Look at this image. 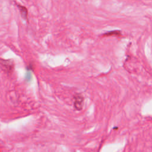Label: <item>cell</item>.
Wrapping results in <instances>:
<instances>
[{
  "label": "cell",
  "mask_w": 152,
  "mask_h": 152,
  "mask_svg": "<svg viewBox=\"0 0 152 152\" xmlns=\"http://www.w3.org/2000/svg\"><path fill=\"white\" fill-rule=\"evenodd\" d=\"M0 66L7 73H11L14 69V62L11 59H0Z\"/></svg>",
  "instance_id": "6da1fadb"
},
{
  "label": "cell",
  "mask_w": 152,
  "mask_h": 152,
  "mask_svg": "<svg viewBox=\"0 0 152 152\" xmlns=\"http://www.w3.org/2000/svg\"><path fill=\"white\" fill-rule=\"evenodd\" d=\"M74 106L75 109L77 110H80L83 108L84 98L81 94H76L74 97Z\"/></svg>",
  "instance_id": "7a4b0ae2"
},
{
  "label": "cell",
  "mask_w": 152,
  "mask_h": 152,
  "mask_svg": "<svg viewBox=\"0 0 152 152\" xmlns=\"http://www.w3.org/2000/svg\"><path fill=\"white\" fill-rule=\"evenodd\" d=\"M17 7H18L20 12H21V15L22 16V17L24 19H27V10L26 9V8L24 6H22L20 4H17Z\"/></svg>",
  "instance_id": "3957f363"
}]
</instances>
